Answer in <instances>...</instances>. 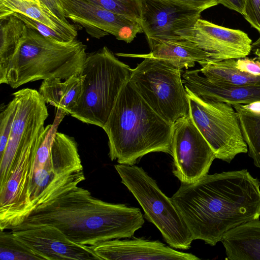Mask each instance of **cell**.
Masks as SVG:
<instances>
[{"mask_svg": "<svg viewBox=\"0 0 260 260\" xmlns=\"http://www.w3.org/2000/svg\"><path fill=\"white\" fill-rule=\"evenodd\" d=\"M17 109L15 97L3 107L0 114V156L3 154L8 141Z\"/></svg>", "mask_w": 260, "mask_h": 260, "instance_id": "cell-27", "label": "cell"}, {"mask_svg": "<svg viewBox=\"0 0 260 260\" xmlns=\"http://www.w3.org/2000/svg\"><path fill=\"white\" fill-rule=\"evenodd\" d=\"M14 13L39 21L73 40L77 35L74 25L66 24L42 4L28 0H0V20Z\"/></svg>", "mask_w": 260, "mask_h": 260, "instance_id": "cell-22", "label": "cell"}, {"mask_svg": "<svg viewBox=\"0 0 260 260\" xmlns=\"http://www.w3.org/2000/svg\"><path fill=\"white\" fill-rule=\"evenodd\" d=\"M129 81L150 107L168 122L173 124L188 114L181 70L167 61L144 58L132 70Z\"/></svg>", "mask_w": 260, "mask_h": 260, "instance_id": "cell-7", "label": "cell"}, {"mask_svg": "<svg viewBox=\"0 0 260 260\" xmlns=\"http://www.w3.org/2000/svg\"><path fill=\"white\" fill-rule=\"evenodd\" d=\"M238 113L248 155L260 169V102L232 105Z\"/></svg>", "mask_w": 260, "mask_h": 260, "instance_id": "cell-23", "label": "cell"}, {"mask_svg": "<svg viewBox=\"0 0 260 260\" xmlns=\"http://www.w3.org/2000/svg\"><path fill=\"white\" fill-rule=\"evenodd\" d=\"M174 175L191 184L208 174L215 155L188 114L174 124L172 141Z\"/></svg>", "mask_w": 260, "mask_h": 260, "instance_id": "cell-11", "label": "cell"}, {"mask_svg": "<svg viewBox=\"0 0 260 260\" xmlns=\"http://www.w3.org/2000/svg\"><path fill=\"white\" fill-rule=\"evenodd\" d=\"M251 52L257 56L260 55V36L251 45Z\"/></svg>", "mask_w": 260, "mask_h": 260, "instance_id": "cell-33", "label": "cell"}, {"mask_svg": "<svg viewBox=\"0 0 260 260\" xmlns=\"http://www.w3.org/2000/svg\"><path fill=\"white\" fill-rule=\"evenodd\" d=\"M60 1L67 18L84 27L92 37L100 39L111 34L129 43L143 32L139 22L86 0Z\"/></svg>", "mask_w": 260, "mask_h": 260, "instance_id": "cell-13", "label": "cell"}, {"mask_svg": "<svg viewBox=\"0 0 260 260\" xmlns=\"http://www.w3.org/2000/svg\"><path fill=\"white\" fill-rule=\"evenodd\" d=\"M244 18L260 34V0H245Z\"/></svg>", "mask_w": 260, "mask_h": 260, "instance_id": "cell-29", "label": "cell"}, {"mask_svg": "<svg viewBox=\"0 0 260 260\" xmlns=\"http://www.w3.org/2000/svg\"><path fill=\"white\" fill-rule=\"evenodd\" d=\"M86 46L74 40L59 42L26 25L14 54L9 60L0 83L13 89L40 80H65L81 74L87 54Z\"/></svg>", "mask_w": 260, "mask_h": 260, "instance_id": "cell-4", "label": "cell"}, {"mask_svg": "<svg viewBox=\"0 0 260 260\" xmlns=\"http://www.w3.org/2000/svg\"><path fill=\"white\" fill-rule=\"evenodd\" d=\"M220 242L229 260H260V220H251L229 230Z\"/></svg>", "mask_w": 260, "mask_h": 260, "instance_id": "cell-20", "label": "cell"}, {"mask_svg": "<svg viewBox=\"0 0 260 260\" xmlns=\"http://www.w3.org/2000/svg\"><path fill=\"white\" fill-rule=\"evenodd\" d=\"M11 231L43 260L100 259L89 246L73 242L53 226L34 225Z\"/></svg>", "mask_w": 260, "mask_h": 260, "instance_id": "cell-15", "label": "cell"}, {"mask_svg": "<svg viewBox=\"0 0 260 260\" xmlns=\"http://www.w3.org/2000/svg\"><path fill=\"white\" fill-rule=\"evenodd\" d=\"M140 24L151 49L162 40H182L179 34L194 26L201 9L167 0H141Z\"/></svg>", "mask_w": 260, "mask_h": 260, "instance_id": "cell-12", "label": "cell"}, {"mask_svg": "<svg viewBox=\"0 0 260 260\" xmlns=\"http://www.w3.org/2000/svg\"><path fill=\"white\" fill-rule=\"evenodd\" d=\"M1 260H43L37 253L10 232L1 231Z\"/></svg>", "mask_w": 260, "mask_h": 260, "instance_id": "cell-25", "label": "cell"}, {"mask_svg": "<svg viewBox=\"0 0 260 260\" xmlns=\"http://www.w3.org/2000/svg\"><path fill=\"white\" fill-rule=\"evenodd\" d=\"M171 200L193 239L215 246L229 230L260 217V181L246 169L181 184Z\"/></svg>", "mask_w": 260, "mask_h": 260, "instance_id": "cell-1", "label": "cell"}, {"mask_svg": "<svg viewBox=\"0 0 260 260\" xmlns=\"http://www.w3.org/2000/svg\"><path fill=\"white\" fill-rule=\"evenodd\" d=\"M85 179L76 141L56 132L45 165L32 172L25 218L57 188Z\"/></svg>", "mask_w": 260, "mask_h": 260, "instance_id": "cell-10", "label": "cell"}, {"mask_svg": "<svg viewBox=\"0 0 260 260\" xmlns=\"http://www.w3.org/2000/svg\"><path fill=\"white\" fill-rule=\"evenodd\" d=\"M179 36L204 51L208 58L207 61L243 58L251 52L252 40L245 32L201 18L193 26L181 32Z\"/></svg>", "mask_w": 260, "mask_h": 260, "instance_id": "cell-14", "label": "cell"}, {"mask_svg": "<svg viewBox=\"0 0 260 260\" xmlns=\"http://www.w3.org/2000/svg\"><path fill=\"white\" fill-rule=\"evenodd\" d=\"M79 184L72 182L56 189L10 231L49 225L59 229L78 244L92 246L132 238L144 224L139 208L103 201Z\"/></svg>", "mask_w": 260, "mask_h": 260, "instance_id": "cell-2", "label": "cell"}, {"mask_svg": "<svg viewBox=\"0 0 260 260\" xmlns=\"http://www.w3.org/2000/svg\"><path fill=\"white\" fill-rule=\"evenodd\" d=\"M173 124L156 113L129 79L122 86L105 124L112 161L132 166L154 152L172 154Z\"/></svg>", "mask_w": 260, "mask_h": 260, "instance_id": "cell-3", "label": "cell"}, {"mask_svg": "<svg viewBox=\"0 0 260 260\" xmlns=\"http://www.w3.org/2000/svg\"><path fill=\"white\" fill-rule=\"evenodd\" d=\"M150 50L148 54L118 53L115 55L161 59L181 70L193 67L196 62L208 60L207 54L204 51L194 43L186 39L162 40L155 44Z\"/></svg>", "mask_w": 260, "mask_h": 260, "instance_id": "cell-19", "label": "cell"}, {"mask_svg": "<svg viewBox=\"0 0 260 260\" xmlns=\"http://www.w3.org/2000/svg\"><path fill=\"white\" fill-rule=\"evenodd\" d=\"M28 1H32V2H37L38 3H39V4H41L39 0H28Z\"/></svg>", "mask_w": 260, "mask_h": 260, "instance_id": "cell-34", "label": "cell"}, {"mask_svg": "<svg viewBox=\"0 0 260 260\" xmlns=\"http://www.w3.org/2000/svg\"><path fill=\"white\" fill-rule=\"evenodd\" d=\"M198 63L202 67L201 73L211 81L236 85H260V55Z\"/></svg>", "mask_w": 260, "mask_h": 260, "instance_id": "cell-18", "label": "cell"}, {"mask_svg": "<svg viewBox=\"0 0 260 260\" xmlns=\"http://www.w3.org/2000/svg\"><path fill=\"white\" fill-rule=\"evenodd\" d=\"M17 109L6 148L0 156V189L6 184L16 156L20 150L39 146L48 129L49 114L39 91L26 88L13 94Z\"/></svg>", "mask_w": 260, "mask_h": 260, "instance_id": "cell-9", "label": "cell"}, {"mask_svg": "<svg viewBox=\"0 0 260 260\" xmlns=\"http://www.w3.org/2000/svg\"><path fill=\"white\" fill-rule=\"evenodd\" d=\"M218 4H221L225 7L236 11L243 16L245 14V0H217Z\"/></svg>", "mask_w": 260, "mask_h": 260, "instance_id": "cell-32", "label": "cell"}, {"mask_svg": "<svg viewBox=\"0 0 260 260\" xmlns=\"http://www.w3.org/2000/svg\"><path fill=\"white\" fill-rule=\"evenodd\" d=\"M182 77L185 87L205 99L232 105L260 102V85H236L211 81L200 69L186 71Z\"/></svg>", "mask_w": 260, "mask_h": 260, "instance_id": "cell-17", "label": "cell"}, {"mask_svg": "<svg viewBox=\"0 0 260 260\" xmlns=\"http://www.w3.org/2000/svg\"><path fill=\"white\" fill-rule=\"evenodd\" d=\"M114 13L131 18L140 23L141 0H86Z\"/></svg>", "mask_w": 260, "mask_h": 260, "instance_id": "cell-26", "label": "cell"}, {"mask_svg": "<svg viewBox=\"0 0 260 260\" xmlns=\"http://www.w3.org/2000/svg\"><path fill=\"white\" fill-rule=\"evenodd\" d=\"M41 4L47 8L54 15L68 25H72L68 20L60 0H39Z\"/></svg>", "mask_w": 260, "mask_h": 260, "instance_id": "cell-30", "label": "cell"}, {"mask_svg": "<svg viewBox=\"0 0 260 260\" xmlns=\"http://www.w3.org/2000/svg\"><path fill=\"white\" fill-rule=\"evenodd\" d=\"M84 80L82 74L73 75L64 81L60 78L45 80L39 92L46 104L70 114L82 94Z\"/></svg>", "mask_w": 260, "mask_h": 260, "instance_id": "cell-21", "label": "cell"}, {"mask_svg": "<svg viewBox=\"0 0 260 260\" xmlns=\"http://www.w3.org/2000/svg\"><path fill=\"white\" fill-rule=\"evenodd\" d=\"M203 11L218 4L217 0H167Z\"/></svg>", "mask_w": 260, "mask_h": 260, "instance_id": "cell-31", "label": "cell"}, {"mask_svg": "<svg viewBox=\"0 0 260 260\" xmlns=\"http://www.w3.org/2000/svg\"><path fill=\"white\" fill-rule=\"evenodd\" d=\"M114 167L121 182L142 208L145 218L159 230L166 243L173 248L189 249L192 235L171 198L156 181L141 167L119 164Z\"/></svg>", "mask_w": 260, "mask_h": 260, "instance_id": "cell-6", "label": "cell"}, {"mask_svg": "<svg viewBox=\"0 0 260 260\" xmlns=\"http://www.w3.org/2000/svg\"><path fill=\"white\" fill-rule=\"evenodd\" d=\"M189 112L207 141L216 158L230 163L240 153L248 152L238 113L231 104L203 99L185 87Z\"/></svg>", "mask_w": 260, "mask_h": 260, "instance_id": "cell-8", "label": "cell"}, {"mask_svg": "<svg viewBox=\"0 0 260 260\" xmlns=\"http://www.w3.org/2000/svg\"><path fill=\"white\" fill-rule=\"evenodd\" d=\"M0 20V76H1L4 74L9 60L14 54L23 36L26 25L23 21L14 15Z\"/></svg>", "mask_w": 260, "mask_h": 260, "instance_id": "cell-24", "label": "cell"}, {"mask_svg": "<svg viewBox=\"0 0 260 260\" xmlns=\"http://www.w3.org/2000/svg\"><path fill=\"white\" fill-rule=\"evenodd\" d=\"M14 15L23 21L25 25L38 31L42 35L59 42H69L74 40L62 34L47 25L24 15L20 13H14Z\"/></svg>", "mask_w": 260, "mask_h": 260, "instance_id": "cell-28", "label": "cell"}, {"mask_svg": "<svg viewBox=\"0 0 260 260\" xmlns=\"http://www.w3.org/2000/svg\"><path fill=\"white\" fill-rule=\"evenodd\" d=\"M113 239L89 246L100 260H199L190 253L181 252L159 241L141 238Z\"/></svg>", "mask_w": 260, "mask_h": 260, "instance_id": "cell-16", "label": "cell"}, {"mask_svg": "<svg viewBox=\"0 0 260 260\" xmlns=\"http://www.w3.org/2000/svg\"><path fill=\"white\" fill-rule=\"evenodd\" d=\"M132 70L106 46L87 55L82 73V93L70 115L83 123L103 128Z\"/></svg>", "mask_w": 260, "mask_h": 260, "instance_id": "cell-5", "label": "cell"}]
</instances>
